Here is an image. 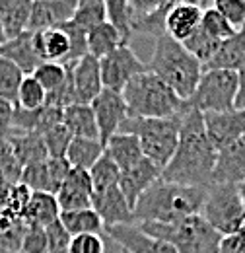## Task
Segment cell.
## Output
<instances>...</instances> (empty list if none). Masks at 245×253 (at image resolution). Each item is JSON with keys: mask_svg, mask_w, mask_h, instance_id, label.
Listing matches in <instances>:
<instances>
[{"mask_svg": "<svg viewBox=\"0 0 245 253\" xmlns=\"http://www.w3.org/2000/svg\"><path fill=\"white\" fill-rule=\"evenodd\" d=\"M216 156L218 152L206 134L203 113L185 109L179 142L173 158L162 169V179L191 187H208L212 185Z\"/></svg>", "mask_w": 245, "mask_h": 253, "instance_id": "1", "label": "cell"}, {"mask_svg": "<svg viewBox=\"0 0 245 253\" xmlns=\"http://www.w3.org/2000/svg\"><path fill=\"white\" fill-rule=\"evenodd\" d=\"M208 187H191L169 183L165 179H158L150 189L146 191L136 207H134V218L136 224L142 222H160V224H173L201 214Z\"/></svg>", "mask_w": 245, "mask_h": 253, "instance_id": "2", "label": "cell"}, {"mask_svg": "<svg viewBox=\"0 0 245 253\" xmlns=\"http://www.w3.org/2000/svg\"><path fill=\"white\" fill-rule=\"evenodd\" d=\"M148 70L160 76L183 101H187L197 90L204 66L185 49L183 43L163 33L156 37Z\"/></svg>", "mask_w": 245, "mask_h": 253, "instance_id": "3", "label": "cell"}, {"mask_svg": "<svg viewBox=\"0 0 245 253\" xmlns=\"http://www.w3.org/2000/svg\"><path fill=\"white\" fill-rule=\"evenodd\" d=\"M122 97L128 107V117L165 119L185 113L183 99L152 70L134 76L122 90Z\"/></svg>", "mask_w": 245, "mask_h": 253, "instance_id": "4", "label": "cell"}, {"mask_svg": "<svg viewBox=\"0 0 245 253\" xmlns=\"http://www.w3.org/2000/svg\"><path fill=\"white\" fill-rule=\"evenodd\" d=\"M183 115H173L165 119H138L128 117L121 125L119 132H128L138 136L144 158L150 160L156 168L163 169L169 160L173 158L177 142H179V130L183 123Z\"/></svg>", "mask_w": 245, "mask_h": 253, "instance_id": "5", "label": "cell"}, {"mask_svg": "<svg viewBox=\"0 0 245 253\" xmlns=\"http://www.w3.org/2000/svg\"><path fill=\"white\" fill-rule=\"evenodd\" d=\"M146 234L167 242L177 253H218L222 236L201 214L187 216L173 224L142 222L138 224Z\"/></svg>", "mask_w": 245, "mask_h": 253, "instance_id": "6", "label": "cell"}, {"mask_svg": "<svg viewBox=\"0 0 245 253\" xmlns=\"http://www.w3.org/2000/svg\"><path fill=\"white\" fill-rule=\"evenodd\" d=\"M33 45L43 63H59L70 68L88 55V32L70 20L57 28L35 32Z\"/></svg>", "mask_w": 245, "mask_h": 253, "instance_id": "7", "label": "cell"}, {"mask_svg": "<svg viewBox=\"0 0 245 253\" xmlns=\"http://www.w3.org/2000/svg\"><path fill=\"white\" fill-rule=\"evenodd\" d=\"M238 72L224 68H208L203 72L201 82L193 95L185 101V109L204 113H220L236 107Z\"/></svg>", "mask_w": 245, "mask_h": 253, "instance_id": "8", "label": "cell"}, {"mask_svg": "<svg viewBox=\"0 0 245 253\" xmlns=\"http://www.w3.org/2000/svg\"><path fill=\"white\" fill-rule=\"evenodd\" d=\"M201 216L208 222L222 238L238 234L240 226L245 220V209L242 195H240V185H234V183L208 185Z\"/></svg>", "mask_w": 245, "mask_h": 253, "instance_id": "9", "label": "cell"}, {"mask_svg": "<svg viewBox=\"0 0 245 253\" xmlns=\"http://www.w3.org/2000/svg\"><path fill=\"white\" fill-rule=\"evenodd\" d=\"M146 70H148V64L142 63L128 45H121L107 57L99 59V72H101L103 88L119 92V94H122V90L134 76Z\"/></svg>", "mask_w": 245, "mask_h": 253, "instance_id": "10", "label": "cell"}, {"mask_svg": "<svg viewBox=\"0 0 245 253\" xmlns=\"http://www.w3.org/2000/svg\"><path fill=\"white\" fill-rule=\"evenodd\" d=\"M93 115L99 128V140L105 144L113 134L121 130V125L128 119V107L122 94L103 88L101 94L93 99L92 103Z\"/></svg>", "mask_w": 245, "mask_h": 253, "instance_id": "11", "label": "cell"}, {"mask_svg": "<svg viewBox=\"0 0 245 253\" xmlns=\"http://www.w3.org/2000/svg\"><path fill=\"white\" fill-rule=\"evenodd\" d=\"M70 164L66 158H45L24 168L22 183L28 185L33 193H51L57 195L70 173Z\"/></svg>", "mask_w": 245, "mask_h": 253, "instance_id": "12", "label": "cell"}, {"mask_svg": "<svg viewBox=\"0 0 245 253\" xmlns=\"http://www.w3.org/2000/svg\"><path fill=\"white\" fill-rule=\"evenodd\" d=\"M206 134L220 152L222 148L230 146L238 138L245 134V109H230V111H220V113H204L203 115Z\"/></svg>", "mask_w": 245, "mask_h": 253, "instance_id": "13", "label": "cell"}, {"mask_svg": "<svg viewBox=\"0 0 245 253\" xmlns=\"http://www.w3.org/2000/svg\"><path fill=\"white\" fill-rule=\"evenodd\" d=\"M55 197H57V203H59L61 212L92 209L93 185H92L90 171H86V169H74L72 168Z\"/></svg>", "mask_w": 245, "mask_h": 253, "instance_id": "14", "label": "cell"}, {"mask_svg": "<svg viewBox=\"0 0 245 253\" xmlns=\"http://www.w3.org/2000/svg\"><path fill=\"white\" fill-rule=\"evenodd\" d=\"M92 209L103 220L105 230H109L113 226H122V224H136L134 211L126 203L119 185L99 191V193H93Z\"/></svg>", "mask_w": 245, "mask_h": 253, "instance_id": "15", "label": "cell"}, {"mask_svg": "<svg viewBox=\"0 0 245 253\" xmlns=\"http://www.w3.org/2000/svg\"><path fill=\"white\" fill-rule=\"evenodd\" d=\"M126 253H177L173 246L146 234L138 224H122L105 230Z\"/></svg>", "mask_w": 245, "mask_h": 253, "instance_id": "16", "label": "cell"}, {"mask_svg": "<svg viewBox=\"0 0 245 253\" xmlns=\"http://www.w3.org/2000/svg\"><path fill=\"white\" fill-rule=\"evenodd\" d=\"M78 0H33L28 32L35 33L70 22L76 14Z\"/></svg>", "mask_w": 245, "mask_h": 253, "instance_id": "17", "label": "cell"}, {"mask_svg": "<svg viewBox=\"0 0 245 253\" xmlns=\"http://www.w3.org/2000/svg\"><path fill=\"white\" fill-rule=\"evenodd\" d=\"M162 177V169L156 168L150 160H140L128 169H122L119 175V189L124 195L126 203L134 211L138 199L152 187L154 183Z\"/></svg>", "mask_w": 245, "mask_h": 253, "instance_id": "18", "label": "cell"}, {"mask_svg": "<svg viewBox=\"0 0 245 253\" xmlns=\"http://www.w3.org/2000/svg\"><path fill=\"white\" fill-rule=\"evenodd\" d=\"M68 70H70V78H72L76 103H88L90 105L103 90L99 61L92 55H86L74 66H70Z\"/></svg>", "mask_w": 245, "mask_h": 253, "instance_id": "19", "label": "cell"}, {"mask_svg": "<svg viewBox=\"0 0 245 253\" xmlns=\"http://www.w3.org/2000/svg\"><path fill=\"white\" fill-rule=\"evenodd\" d=\"M245 181V134L222 148L216 156V168L212 183H234L242 185Z\"/></svg>", "mask_w": 245, "mask_h": 253, "instance_id": "20", "label": "cell"}, {"mask_svg": "<svg viewBox=\"0 0 245 253\" xmlns=\"http://www.w3.org/2000/svg\"><path fill=\"white\" fill-rule=\"evenodd\" d=\"M204 8L195 4H175L165 16V35L183 43L201 28Z\"/></svg>", "mask_w": 245, "mask_h": 253, "instance_id": "21", "label": "cell"}, {"mask_svg": "<svg viewBox=\"0 0 245 253\" xmlns=\"http://www.w3.org/2000/svg\"><path fill=\"white\" fill-rule=\"evenodd\" d=\"M62 123V109L55 105H45L41 109H14V125L12 130L18 132H35V134H45L49 128Z\"/></svg>", "mask_w": 245, "mask_h": 253, "instance_id": "22", "label": "cell"}, {"mask_svg": "<svg viewBox=\"0 0 245 253\" xmlns=\"http://www.w3.org/2000/svg\"><path fill=\"white\" fill-rule=\"evenodd\" d=\"M0 57L12 61L26 76L35 72V68L43 63L35 51L33 45V33L24 32L12 39H8L4 45H0Z\"/></svg>", "mask_w": 245, "mask_h": 253, "instance_id": "23", "label": "cell"}, {"mask_svg": "<svg viewBox=\"0 0 245 253\" xmlns=\"http://www.w3.org/2000/svg\"><path fill=\"white\" fill-rule=\"evenodd\" d=\"M105 154L113 160L119 169H128L132 168L134 164H138L140 160H144L142 154V146H140V140L138 136L134 134H128V132H117L113 134L105 144Z\"/></svg>", "mask_w": 245, "mask_h": 253, "instance_id": "24", "label": "cell"}, {"mask_svg": "<svg viewBox=\"0 0 245 253\" xmlns=\"http://www.w3.org/2000/svg\"><path fill=\"white\" fill-rule=\"evenodd\" d=\"M62 125L70 130L72 136L99 140L97 121H95L92 105H88V103H74V105H68L66 109H62Z\"/></svg>", "mask_w": 245, "mask_h": 253, "instance_id": "25", "label": "cell"}, {"mask_svg": "<svg viewBox=\"0 0 245 253\" xmlns=\"http://www.w3.org/2000/svg\"><path fill=\"white\" fill-rule=\"evenodd\" d=\"M61 209L57 203V197L51 193H31V199L22 214V220L26 226L47 228L53 222L59 220Z\"/></svg>", "mask_w": 245, "mask_h": 253, "instance_id": "26", "label": "cell"}, {"mask_svg": "<svg viewBox=\"0 0 245 253\" xmlns=\"http://www.w3.org/2000/svg\"><path fill=\"white\" fill-rule=\"evenodd\" d=\"M245 64V24L236 30V33L222 41L218 53L214 55V59L204 66V70L208 68H224V70H240Z\"/></svg>", "mask_w": 245, "mask_h": 253, "instance_id": "27", "label": "cell"}, {"mask_svg": "<svg viewBox=\"0 0 245 253\" xmlns=\"http://www.w3.org/2000/svg\"><path fill=\"white\" fill-rule=\"evenodd\" d=\"M33 0H0V22L8 39L28 32Z\"/></svg>", "mask_w": 245, "mask_h": 253, "instance_id": "28", "label": "cell"}, {"mask_svg": "<svg viewBox=\"0 0 245 253\" xmlns=\"http://www.w3.org/2000/svg\"><path fill=\"white\" fill-rule=\"evenodd\" d=\"M8 140H10V144H12L14 152H16V156H18L20 164H22L24 168L35 164V162H41V160L49 158L41 134L12 130V132L8 134Z\"/></svg>", "mask_w": 245, "mask_h": 253, "instance_id": "29", "label": "cell"}, {"mask_svg": "<svg viewBox=\"0 0 245 253\" xmlns=\"http://www.w3.org/2000/svg\"><path fill=\"white\" fill-rule=\"evenodd\" d=\"M121 45H126V43L122 39L121 32L111 22H103L88 32V55L95 57L97 61L107 57Z\"/></svg>", "mask_w": 245, "mask_h": 253, "instance_id": "30", "label": "cell"}, {"mask_svg": "<svg viewBox=\"0 0 245 253\" xmlns=\"http://www.w3.org/2000/svg\"><path fill=\"white\" fill-rule=\"evenodd\" d=\"M59 220L64 226V230L72 236H82V234H105V224L99 218V214L93 209H82V211H66L59 214Z\"/></svg>", "mask_w": 245, "mask_h": 253, "instance_id": "31", "label": "cell"}, {"mask_svg": "<svg viewBox=\"0 0 245 253\" xmlns=\"http://www.w3.org/2000/svg\"><path fill=\"white\" fill-rule=\"evenodd\" d=\"M103 152H105V148L99 140L74 136L68 150H66V162L74 169H86L88 171L93 164L103 156Z\"/></svg>", "mask_w": 245, "mask_h": 253, "instance_id": "32", "label": "cell"}, {"mask_svg": "<svg viewBox=\"0 0 245 253\" xmlns=\"http://www.w3.org/2000/svg\"><path fill=\"white\" fill-rule=\"evenodd\" d=\"M24 166L16 156L8 136H0V185H16L22 181Z\"/></svg>", "mask_w": 245, "mask_h": 253, "instance_id": "33", "label": "cell"}, {"mask_svg": "<svg viewBox=\"0 0 245 253\" xmlns=\"http://www.w3.org/2000/svg\"><path fill=\"white\" fill-rule=\"evenodd\" d=\"M88 171H90V177H92L93 193H99V191H105L109 189V187L119 185L121 169H119V166L109 158L105 152H103V156L97 160Z\"/></svg>", "mask_w": 245, "mask_h": 253, "instance_id": "34", "label": "cell"}, {"mask_svg": "<svg viewBox=\"0 0 245 253\" xmlns=\"http://www.w3.org/2000/svg\"><path fill=\"white\" fill-rule=\"evenodd\" d=\"M183 45H185V49H187L199 63L203 64V66H206V64L214 59V55L218 53L222 41L210 37L208 33L203 32V30L199 28L187 41H183Z\"/></svg>", "mask_w": 245, "mask_h": 253, "instance_id": "35", "label": "cell"}, {"mask_svg": "<svg viewBox=\"0 0 245 253\" xmlns=\"http://www.w3.org/2000/svg\"><path fill=\"white\" fill-rule=\"evenodd\" d=\"M45 105H47V92H45V88L31 74L30 76H24V80L20 84V90H18V95H16V107L33 111V109H41Z\"/></svg>", "mask_w": 245, "mask_h": 253, "instance_id": "36", "label": "cell"}, {"mask_svg": "<svg viewBox=\"0 0 245 253\" xmlns=\"http://www.w3.org/2000/svg\"><path fill=\"white\" fill-rule=\"evenodd\" d=\"M24 76L26 74L12 61L0 57V97L12 101L16 105V95H18Z\"/></svg>", "mask_w": 245, "mask_h": 253, "instance_id": "37", "label": "cell"}, {"mask_svg": "<svg viewBox=\"0 0 245 253\" xmlns=\"http://www.w3.org/2000/svg\"><path fill=\"white\" fill-rule=\"evenodd\" d=\"M31 76L45 88V92L49 95L53 92H57L64 84V80L68 76V68L59 63H41Z\"/></svg>", "mask_w": 245, "mask_h": 253, "instance_id": "38", "label": "cell"}, {"mask_svg": "<svg viewBox=\"0 0 245 253\" xmlns=\"http://www.w3.org/2000/svg\"><path fill=\"white\" fill-rule=\"evenodd\" d=\"M201 30L206 32L210 37L218 39V41H226V39H230L236 33V30L232 28V24L220 12H216L212 6L204 8L203 20H201Z\"/></svg>", "mask_w": 245, "mask_h": 253, "instance_id": "39", "label": "cell"}, {"mask_svg": "<svg viewBox=\"0 0 245 253\" xmlns=\"http://www.w3.org/2000/svg\"><path fill=\"white\" fill-rule=\"evenodd\" d=\"M41 136H43V142H45L49 158H66V150H68V146H70L74 136L70 134V130L62 123L55 125L53 128H49Z\"/></svg>", "mask_w": 245, "mask_h": 253, "instance_id": "40", "label": "cell"}, {"mask_svg": "<svg viewBox=\"0 0 245 253\" xmlns=\"http://www.w3.org/2000/svg\"><path fill=\"white\" fill-rule=\"evenodd\" d=\"M105 12H107V22H111L119 32H121L124 43H128L130 28H128V16H130V6L128 0H103Z\"/></svg>", "mask_w": 245, "mask_h": 253, "instance_id": "41", "label": "cell"}, {"mask_svg": "<svg viewBox=\"0 0 245 253\" xmlns=\"http://www.w3.org/2000/svg\"><path fill=\"white\" fill-rule=\"evenodd\" d=\"M212 8L220 12L234 30H240L245 24V0H210Z\"/></svg>", "mask_w": 245, "mask_h": 253, "instance_id": "42", "label": "cell"}, {"mask_svg": "<svg viewBox=\"0 0 245 253\" xmlns=\"http://www.w3.org/2000/svg\"><path fill=\"white\" fill-rule=\"evenodd\" d=\"M28 226L24 220H18L12 228L0 232V253H22V244Z\"/></svg>", "mask_w": 245, "mask_h": 253, "instance_id": "43", "label": "cell"}, {"mask_svg": "<svg viewBox=\"0 0 245 253\" xmlns=\"http://www.w3.org/2000/svg\"><path fill=\"white\" fill-rule=\"evenodd\" d=\"M103 236H97V234L72 236L70 244H68V253H105V238Z\"/></svg>", "mask_w": 245, "mask_h": 253, "instance_id": "44", "label": "cell"}, {"mask_svg": "<svg viewBox=\"0 0 245 253\" xmlns=\"http://www.w3.org/2000/svg\"><path fill=\"white\" fill-rule=\"evenodd\" d=\"M49 252V242H47V230L37 228V226H28L24 244H22V253H47Z\"/></svg>", "mask_w": 245, "mask_h": 253, "instance_id": "45", "label": "cell"}, {"mask_svg": "<svg viewBox=\"0 0 245 253\" xmlns=\"http://www.w3.org/2000/svg\"><path fill=\"white\" fill-rule=\"evenodd\" d=\"M45 230H47V242H49V252L47 253H68L70 234L64 230L61 220L53 222Z\"/></svg>", "mask_w": 245, "mask_h": 253, "instance_id": "46", "label": "cell"}, {"mask_svg": "<svg viewBox=\"0 0 245 253\" xmlns=\"http://www.w3.org/2000/svg\"><path fill=\"white\" fill-rule=\"evenodd\" d=\"M14 109H16V105H14L12 101L0 97V136H8V134L12 132Z\"/></svg>", "mask_w": 245, "mask_h": 253, "instance_id": "47", "label": "cell"}, {"mask_svg": "<svg viewBox=\"0 0 245 253\" xmlns=\"http://www.w3.org/2000/svg\"><path fill=\"white\" fill-rule=\"evenodd\" d=\"M218 253H245V238H242L240 234L224 236Z\"/></svg>", "mask_w": 245, "mask_h": 253, "instance_id": "48", "label": "cell"}, {"mask_svg": "<svg viewBox=\"0 0 245 253\" xmlns=\"http://www.w3.org/2000/svg\"><path fill=\"white\" fill-rule=\"evenodd\" d=\"M236 107L245 109V64L238 70V97H236Z\"/></svg>", "mask_w": 245, "mask_h": 253, "instance_id": "49", "label": "cell"}, {"mask_svg": "<svg viewBox=\"0 0 245 253\" xmlns=\"http://www.w3.org/2000/svg\"><path fill=\"white\" fill-rule=\"evenodd\" d=\"M103 238H105V253H126L121 246H119V244H117L113 238H109L107 234H105Z\"/></svg>", "mask_w": 245, "mask_h": 253, "instance_id": "50", "label": "cell"}, {"mask_svg": "<svg viewBox=\"0 0 245 253\" xmlns=\"http://www.w3.org/2000/svg\"><path fill=\"white\" fill-rule=\"evenodd\" d=\"M206 2L208 0H175V4H195V6H201V8H206Z\"/></svg>", "mask_w": 245, "mask_h": 253, "instance_id": "51", "label": "cell"}, {"mask_svg": "<svg viewBox=\"0 0 245 253\" xmlns=\"http://www.w3.org/2000/svg\"><path fill=\"white\" fill-rule=\"evenodd\" d=\"M8 41V35L4 32V28H2V22H0V45H4Z\"/></svg>", "mask_w": 245, "mask_h": 253, "instance_id": "52", "label": "cell"}, {"mask_svg": "<svg viewBox=\"0 0 245 253\" xmlns=\"http://www.w3.org/2000/svg\"><path fill=\"white\" fill-rule=\"evenodd\" d=\"M97 2H103V0H78V6H84V4H97Z\"/></svg>", "mask_w": 245, "mask_h": 253, "instance_id": "53", "label": "cell"}, {"mask_svg": "<svg viewBox=\"0 0 245 253\" xmlns=\"http://www.w3.org/2000/svg\"><path fill=\"white\" fill-rule=\"evenodd\" d=\"M240 195H242V201H244V209H245V181L240 185Z\"/></svg>", "mask_w": 245, "mask_h": 253, "instance_id": "54", "label": "cell"}]
</instances>
